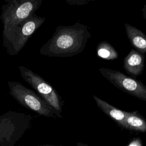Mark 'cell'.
Returning a JSON list of instances; mask_svg holds the SVG:
<instances>
[{
  "label": "cell",
  "instance_id": "6da1fadb",
  "mask_svg": "<svg viewBox=\"0 0 146 146\" xmlns=\"http://www.w3.org/2000/svg\"><path fill=\"white\" fill-rule=\"evenodd\" d=\"M91 36L88 27L79 22L58 26L51 38L41 47L39 53L50 57H71L84 50Z\"/></svg>",
  "mask_w": 146,
  "mask_h": 146
},
{
  "label": "cell",
  "instance_id": "7a4b0ae2",
  "mask_svg": "<svg viewBox=\"0 0 146 146\" xmlns=\"http://www.w3.org/2000/svg\"><path fill=\"white\" fill-rule=\"evenodd\" d=\"M10 95L23 107L39 115L47 117L62 118L61 113L51 107L40 96L33 90L16 81H8Z\"/></svg>",
  "mask_w": 146,
  "mask_h": 146
},
{
  "label": "cell",
  "instance_id": "3957f363",
  "mask_svg": "<svg viewBox=\"0 0 146 146\" xmlns=\"http://www.w3.org/2000/svg\"><path fill=\"white\" fill-rule=\"evenodd\" d=\"M43 0H5L0 19L3 24V38L19 22L34 14Z\"/></svg>",
  "mask_w": 146,
  "mask_h": 146
},
{
  "label": "cell",
  "instance_id": "277c9868",
  "mask_svg": "<svg viewBox=\"0 0 146 146\" xmlns=\"http://www.w3.org/2000/svg\"><path fill=\"white\" fill-rule=\"evenodd\" d=\"M45 21V18L34 13L17 23L11 32L3 38V45L7 53L10 55L18 54Z\"/></svg>",
  "mask_w": 146,
  "mask_h": 146
},
{
  "label": "cell",
  "instance_id": "5b68a950",
  "mask_svg": "<svg viewBox=\"0 0 146 146\" xmlns=\"http://www.w3.org/2000/svg\"><path fill=\"white\" fill-rule=\"evenodd\" d=\"M31 115L13 111L0 115V146L9 143L12 146L23 137L31 125Z\"/></svg>",
  "mask_w": 146,
  "mask_h": 146
},
{
  "label": "cell",
  "instance_id": "8992f818",
  "mask_svg": "<svg viewBox=\"0 0 146 146\" xmlns=\"http://www.w3.org/2000/svg\"><path fill=\"white\" fill-rule=\"evenodd\" d=\"M21 77L51 107L62 112L63 100L55 89L40 75L23 66H18Z\"/></svg>",
  "mask_w": 146,
  "mask_h": 146
},
{
  "label": "cell",
  "instance_id": "52a82bcc",
  "mask_svg": "<svg viewBox=\"0 0 146 146\" xmlns=\"http://www.w3.org/2000/svg\"><path fill=\"white\" fill-rule=\"evenodd\" d=\"M99 71L116 87L141 100L146 101V86L140 80L118 70L100 67Z\"/></svg>",
  "mask_w": 146,
  "mask_h": 146
},
{
  "label": "cell",
  "instance_id": "ba28073f",
  "mask_svg": "<svg viewBox=\"0 0 146 146\" xmlns=\"http://www.w3.org/2000/svg\"><path fill=\"white\" fill-rule=\"evenodd\" d=\"M145 66V55L134 48L123 59V68L125 72L133 78L143 74Z\"/></svg>",
  "mask_w": 146,
  "mask_h": 146
},
{
  "label": "cell",
  "instance_id": "9c48e42d",
  "mask_svg": "<svg viewBox=\"0 0 146 146\" xmlns=\"http://www.w3.org/2000/svg\"><path fill=\"white\" fill-rule=\"evenodd\" d=\"M124 27L130 44L133 48L142 54L146 53V35L140 29L127 23L124 24Z\"/></svg>",
  "mask_w": 146,
  "mask_h": 146
},
{
  "label": "cell",
  "instance_id": "30bf717a",
  "mask_svg": "<svg viewBox=\"0 0 146 146\" xmlns=\"http://www.w3.org/2000/svg\"><path fill=\"white\" fill-rule=\"evenodd\" d=\"M93 98L94 99L98 107H99L106 115L113 120L118 125L123 128L127 112L115 107L95 95H93Z\"/></svg>",
  "mask_w": 146,
  "mask_h": 146
},
{
  "label": "cell",
  "instance_id": "8fae6325",
  "mask_svg": "<svg viewBox=\"0 0 146 146\" xmlns=\"http://www.w3.org/2000/svg\"><path fill=\"white\" fill-rule=\"evenodd\" d=\"M123 128L137 132H146V120L136 111L127 112Z\"/></svg>",
  "mask_w": 146,
  "mask_h": 146
},
{
  "label": "cell",
  "instance_id": "7c38bea8",
  "mask_svg": "<svg viewBox=\"0 0 146 146\" xmlns=\"http://www.w3.org/2000/svg\"><path fill=\"white\" fill-rule=\"evenodd\" d=\"M96 54L104 60H115L118 58V53L114 47L107 41H102L96 46Z\"/></svg>",
  "mask_w": 146,
  "mask_h": 146
},
{
  "label": "cell",
  "instance_id": "4fadbf2b",
  "mask_svg": "<svg viewBox=\"0 0 146 146\" xmlns=\"http://www.w3.org/2000/svg\"><path fill=\"white\" fill-rule=\"evenodd\" d=\"M66 3L71 6H83L88 4L86 0H65Z\"/></svg>",
  "mask_w": 146,
  "mask_h": 146
},
{
  "label": "cell",
  "instance_id": "5bb4252c",
  "mask_svg": "<svg viewBox=\"0 0 146 146\" xmlns=\"http://www.w3.org/2000/svg\"><path fill=\"white\" fill-rule=\"evenodd\" d=\"M141 12H142V14H143V18L146 21V5L143 6V7L142 8V10H141Z\"/></svg>",
  "mask_w": 146,
  "mask_h": 146
},
{
  "label": "cell",
  "instance_id": "9a60e30c",
  "mask_svg": "<svg viewBox=\"0 0 146 146\" xmlns=\"http://www.w3.org/2000/svg\"><path fill=\"white\" fill-rule=\"evenodd\" d=\"M76 146H89L87 144L83 143H81V142H78L76 144Z\"/></svg>",
  "mask_w": 146,
  "mask_h": 146
},
{
  "label": "cell",
  "instance_id": "2e32d148",
  "mask_svg": "<svg viewBox=\"0 0 146 146\" xmlns=\"http://www.w3.org/2000/svg\"><path fill=\"white\" fill-rule=\"evenodd\" d=\"M1 146H12L10 144L6 143H3V144H2Z\"/></svg>",
  "mask_w": 146,
  "mask_h": 146
},
{
  "label": "cell",
  "instance_id": "e0dca14e",
  "mask_svg": "<svg viewBox=\"0 0 146 146\" xmlns=\"http://www.w3.org/2000/svg\"><path fill=\"white\" fill-rule=\"evenodd\" d=\"M36 146H58V145H51V144H44V145H38Z\"/></svg>",
  "mask_w": 146,
  "mask_h": 146
},
{
  "label": "cell",
  "instance_id": "ac0fdd59",
  "mask_svg": "<svg viewBox=\"0 0 146 146\" xmlns=\"http://www.w3.org/2000/svg\"><path fill=\"white\" fill-rule=\"evenodd\" d=\"M86 2H87V3H88L89 2H92V1H96V0H86Z\"/></svg>",
  "mask_w": 146,
  "mask_h": 146
}]
</instances>
